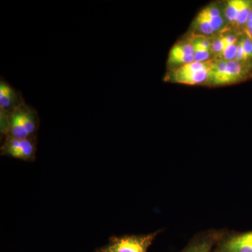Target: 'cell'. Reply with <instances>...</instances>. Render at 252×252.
I'll return each mask as SVG.
<instances>
[{
    "label": "cell",
    "instance_id": "obj_1",
    "mask_svg": "<svg viewBox=\"0 0 252 252\" xmlns=\"http://www.w3.org/2000/svg\"><path fill=\"white\" fill-rule=\"evenodd\" d=\"M39 123L37 111L23 104L9 113V131L6 136L17 139L36 138Z\"/></svg>",
    "mask_w": 252,
    "mask_h": 252
},
{
    "label": "cell",
    "instance_id": "obj_2",
    "mask_svg": "<svg viewBox=\"0 0 252 252\" xmlns=\"http://www.w3.org/2000/svg\"><path fill=\"white\" fill-rule=\"evenodd\" d=\"M160 230L148 234L114 236L94 252H147Z\"/></svg>",
    "mask_w": 252,
    "mask_h": 252
},
{
    "label": "cell",
    "instance_id": "obj_3",
    "mask_svg": "<svg viewBox=\"0 0 252 252\" xmlns=\"http://www.w3.org/2000/svg\"><path fill=\"white\" fill-rule=\"evenodd\" d=\"M36 138L17 139L6 136L1 147V155L23 161H34L37 151Z\"/></svg>",
    "mask_w": 252,
    "mask_h": 252
},
{
    "label": "cell",
    "instance_id": "obj_4",
    "mask_svg": "<svg viewBox=\"0 0 252 252\" xmlns=\"http://www.w3.org/2000/svg\"><path fill=\"white\" fill-rule=\"evenodd\" d=\"M26 103L21 91L15 89L4 78L0 80V110L11 112Z\"/></svg>",
    "mask_w": 252,
    "mask_h": 252
},
{
    "label": "cell",
    "instance_id": "obj_5",
    "mask_svg": "<svg viewBox=\"0 0 252 252\" xmlns=\"http://www.w3.org/2000/svg\"><path fill=\"white\" fill-rule=\"evenodd\" d=\"M214 252H252V232L220 239Z\"/></svg>",
    "mask_w": 252,
    "mask_h": 252
},
{
    "label": "cell",
    "instance_id": "obj_6",
    "mask_svg": "<svg viewBox=\"0 0 252 252\" xmlns=\"http://www.w3.org/2000/svg\"><path fill=\"white\" fill-rule=\"evenodd\" d=\"M220 240V233L210 230L196 235L180 252H212Z\"/></svg>",
    "mask_w": 252,
    "mask_h": 252
},
{
    "label": "cell",
    "instance_id": "obj_7",
    "mask_svg": "<svg viewBox=\"0 0 252 252\" xmlns=\"http://www.w3.org/2000/svg\"><path fill=\"white\" fill-rule=\"evenodd\" d=\"M207 80L211 81L215 85H223L228 84L227 78V61L220 60L212 63L208 73Z\"/></svg>",
    "mask_w": 252,
    "mask_h": 252
},
{
    "label": "cell",
    "instance_id": "obj_8",
    "mask_svg": "<svg viewBox=\"0 0 252 252\" xmlns=\"http://www.w3.org/2000/svg\"><path fill=\"white\" fill-rule=\"evenodd\" d=\"M248 69L245 63L234 61H227V77L228 84L243 80L248 75Z\"/></svg>",
    "mask_w": 252,
    "mask_h": 252
},
{
    "label": "cell",
    "instance_id": "obj_9",
    "mask_svg": "<svg viewBox=\"0 0 252 252\" xmlns=\"http://www.w3.org/2000/svg\"><path fill=\"white\" fill-rule=\"evenodd\" d=\"M210 69H205V70L200 71V72L185 73V74L175 72L174 79L176 82L187 84V85L201 84L208 79V73Z\"/></svg>",
    "mask_w": 252,
    "mask_h": 252
},
{
    "label": "cell",
    "instance_id": "obj_10",
    "mask_svg": "<svg viewBox=\"0 0 252 252\" xmlns=\"http://www.w3.org/2000/svg\"><path fill=\"white\" fill-rule=\"evenodd\" d=\"M244 2L245 0H230L227 1L225 8V16L229 22L235 23Z\"/></svg>",
    "mask_w": 252,
    "mask_h": 252
},
{
    "label": "cell",
    "instance_id": "obj_11",
    "mask_svg": "<svg viewBox=\"0 0 252 252\" xmlns=\"http://www.w3.org/2000/svg\"><path fill=\"white\" fill-rule=\"evenodd\" d=\"M195 62L194 55H186L182 54L175 47L172 48L169 55L168 63L170 64H185Z\"/></svg>",
    "mask_w": 252,
    "mask_h": 252
},
{
    "label": "cell",
    "instance_id": "obj_12",
    "mask_svg": "<svg viewBox=\"0 0 252 252\" xmlns=\"http://www.w3.org/2000/svg\"><path fill=\"white\" fill-rule=\"evenodd\" d=\"M252 11V1H247L245 0V2L240 13H239L238 18H237L235 23L238 26H243L246 25L248 23L249 17Z\"/></svg>",
    "mask_w": 252,
    "mask_h": 252
},
{
    "label": "cell",
    "instance_id": "obj_13",
    "mask_svg": "<svg viewBox=\"0 0 252 252\" xmlns=\"http://www.w3.org/2000/svg\"><path fill=\"white\" fill-rule=\"evenodd\" d=\"M196 26L199 31L204 34H211L215 32L207 18L201 13L198 14L196 18Z\"/></svg>",
    "mask_w": 252,
    "mask_h": 252
},
{
    "label": "cell",
    "instance_id": "obj_14",
    "mask_svg": "<svg viewBox=\"0 0 252 252\" xmlns=\"http://www.w3.org/2000/svg\"><path fill=\"white\" fill-rule=\"evenodd\" d=\"M238 44V41L231 45L225 46L221 53L225 61H234L236 59Z\"/></svg>",
    "mask_w": 252,
    "mask_h": 252
},
{
    "label": "cell",
    "instance_id": "obj_15",
    "mask_svg": "<svg viewBox=\"0 0 252 252\" xmlns=\"http://www.w3.org/2000/svg\"><path fill=\"white\" fill-rule=\"evenodd\" d=\"M244 49V63L252 59V39L248 35L243 37Z\"/></svg>",
    "mask_w": 252,
    "mask_h": 252
},
{
    "label": "cell",
    "instance_id": "obj_16",
    "mask_svg": "<svg viewBox=\"0 0 252 252\" xmlns=\"http://www.w3.org/2000/svg\"><path fill=\"white\" fill-rule=\"evenodd\" d=\"M202 14L205 16V18H207V21H209V23L211 25L212 29L215 32L219 31L221 26H223V19L221 16H218V17H213V16H210L205 12L204 10L201 11Z\"/></svg>",
    "mask_w": 252,
    "mask_h": 252
},
{
    "label": "cell",
    "instance_id": "obj_17",
    "mask_svg": "<svg viewBox=\"0 0 252 252\" xmlns=\"http://www.w3.org/2000/svg\"><path fill=\"white\" fill-rule=\"evenodd\" d=\"M225 48L224 42H223L222 37L220 39H217L214 41L211 46V50L215 53H222Z\"/></svg>",
    "mask_w": 252,
    "mask_h": 252
},
{
    "label": "cell",
    "instance_id": "obj_18",
    "mask_svg": "<svg viewBox=\"0 0 252 252\" xmlns=\"http://www.w3.org/2000/svg\"><path fill=\"white\" fill-rule=\"evenodd\" d=\"M252 27V11L250 14V17H249L248 23L246 24V30L250 29Z\"/></svg>",
    "mask_w": 252,
    "mask_h": 252
},
{
    "label": "cell",
    "instance_id": "obj_19",
    "mask_svg": "<svg viewBox=\"0 0 252 252\" xmlns=\"http://www.w3.org/2000/svg\"><path fill=\"white\" fill-rule=\"evenodd\" d=\"M247 31V35L249 36V37L251 38L252 39V27L250 28V29L246 30Z\"/></svg>",
    "mask_w": 252,
    "mask_h": 252
},
{
    "label": "cell",
    "instance_id": "obj_20",
    "mask_svg": "<svg viewBox=\"0 0 252 252\" xmlns=\"http://www.w3.org/2000/svg\"></svg>",
    "mask_w": 252,
    "mask_h": 252
}]
</instances>
